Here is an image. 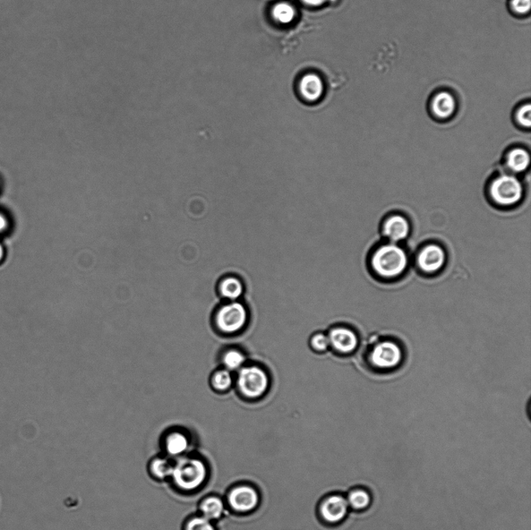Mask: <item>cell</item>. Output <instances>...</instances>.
I'll return each mask as SVG.
<instances>
[{"label":"cell","mask_w":531,"mask_h":530,"mask_svg":"<svg viewBox=\"0 0 531 530\" xmlns=\"http://www.w3.org/2000/svg\"><path fill=\"white\" fill-rule=\"evenodd\" d=\"M531 106L530 104L525 105L520 108L517 111V118L521 125L530 127L531 125Z\"/></svg>","instance_id":"d4e9b609"},{"label":"cell","mask_w":531,"mask_h":530,"mask_svg":"<svg viewBox=\"0 0 531 530\" xmlns=\"http://www.w3.org/2000/svg\"><path fill=\"white\" fill-rule=\"evenodd\" d=\"M220 293L230 299H236L243 293V285L236 278H227L220 284Z\"/></svg>","instance_id":"ffe728a7"},{"label":"cell","mask_w":531,"mask_h":530,"mask_svg":"<svg viewBox=\"0 0 531 530\" xmlns=\"http://www.w3.org/2000/svg\"><path fill=\"white\" fill-rule=\"evenodd\" d=\"M244 362V355L236 350H229L224 356V363L229 370L239 369Z\"/></svg>","instance_id":"7402d4cb"},{"label":"cell","mask_w":531,"mask_h":530,"mask_svg":"<svg viewBox=\"0 0 531 530\" xmlns=\"http://www.w3.org/2000/svg\"><path fill=\"white\" fill-rule=\"evenodd\" d=\"M408 264L406 252L395 244L381 246L371 259L374 273L383 280L399 278L406 271Z\"/></svg>","instance_id":"7a4b0ae2"},{"label":"cell","mask_w":531,"mask_h":530,"mask_svg":"<svg viewBox=\"0 0 531 530\" xmlns=\"http://www.w3.org/2000/svg\"><path fill=\"white\" fill-rule=\"evenodd\" d=\"M185 530H217V529L211 521L201 516L188 519Z\"/></svg>","instance_id":"603a6c76"},{"label":"cell","mask_w":531,"mask_h":530,"mask_svg":"<svg viewBox=\"0 0 531 530\" xmlns=\"http://www.w3.org/2000/svg\"><path fill=\"white\" fill-rule=\"evenodd\" d=\"M383 233L393 243L406 239L409 233L408 221L402 217L396 216L390 218L385 224Z\"/></svg>","instance_id":"9a60e30c"},{"label":"cell","mask_w":531,"mask_h":530,"mask_svg":"<svg viewBox=\"0 0 531 530\" xmlns=\"http://www.w3.org/2000/svg\"><path fill=\"white\" fill-rule=\"evenodd\" d=\"M301 98L308 103L319 101L324 92V84L319 75L308 73L304 75L299 85Z\"/></svg>","instance_id":"30bf717a"},{"label":"cell","mask_w":531,"mask_h":530,"mask_svg":"<svg viewBox=\"0 0 531 530\" xmlns=\"http://www.w3.org/2000/svg\"><path fill=\"white\" fill-rule=\"evenodd\" d=\"M510 8L513 14L525 16L530 11L531 0H510Z\"/></svg>","instance_id":"cb8c5ba5"},{"label":"cell","mask_w":531,"mask_h":530,"mask_svg":"<svg viewBox=\"0 0 531 530\" xmlns=\"http://www.w3.org/2000/svg\"><path fill=\"white\" fill-rule=\"evenodd\" d=\"M457 102L455 96L448 91L435 93L431 102L433 113L438 118L446 119L455 113Z\"/></svg>","instance_id":"7c38bea8"},{"label":"cell","mask_w":531,"mask_h":530,"mask_svg":"<svg viewBox=\"0 0 531 530\" xmlns=\"http://www.w3.org/2000/svg\"><path fill=\"white\" fill-rule=\"evenodd\" d=\"M329 338L323 333H319L313 337L311 340V345L315 350H325L330 346Z\"/></svg>","instance_id":"484cf974"},{"label":"cell","mask_w":531,"mask_h":530,"mask_svg":"<svg viewBox=\"0 0 531 530\" xmlns=\"http://www.w3.org/2000/svg\"><path fill=\"white\" fill-rule=\"evenodd\" d=\"M523 186L519 180L512 175H502L493 182L490 192L493 200L502 207L517 204L523 195Z\"/></svg>","instance_id":"277c9868"},{"label":"cell","mask_w":531,"mask_h":530,"mask_svg":"<svg viewBox=\"0 0 531 530\" xmlns=\"http://www.w3.org/2000/svg\"><path fill=\"white\" fill-rule=\"evenodd\" d=\"M190 446V438L182 430L170 431L165 436V448L170 457L178 458L185 455Z\"/></svg>","instance_id":"4fadbf2b"},{"label":"cell","mask_w":531,"mask_h":530,"mask_svg":"<svg viewBox=\"0 0 531 530\" xmlns=\"http://www.w3.org/2000/svg\"><path fill=\"white\" fill-rule=\"evenodd\" d=\"M246 321L245 308L239 303H232L222 307L217 316L219 328L227 333L241 330L244 326Z\"/></svg>","instance_id":"ba28073f"},{"label":"cell","mask_w":531,"mask_h":530,"mask_svg":"<svg viewBox=\"0 0 531 530\" xmlns=\"http://www.w3.org/2000/svg\"><path fill=\"white\" fill-rule=\"evenodd\" d=\"M331 345L341 353L354 352L359 344L356 333L346 328L334 329L329 336Z\"/></svg>","instance_id":"8fae6325"},{"label":"cell","mask_w":531,"mask_h":530,"mask_svg":"<svg viewBox=\"0 0 531 530\" xmlns=\"http://www.w3.org/2000/svg\"><path fill=\"white\" fill-rule=\"evenodd\" d=\"M174 468V462L167 458L158 457L150 462V470L151 474L158 480H165L170 478Z\"/></svg>","instance_id":"d6986e66"},{"label":"cell","mask_w":531,"mask_h":530,"mask_svg":"<svg viewBox=\"0 0 531 530\" xmlns=\"http://www.w3.org/2000/svg\"><path fill=\"white\" fill-rule=\"evenodd\" d=\"M405 358L404 349L398 341L383 338L374 342L368 360L375 370L389 372L398 369Z\"/></svg>","instance_id":"3957f363"},{"label":"cell","mask_w":531,"mask_h":530,"mask_svg":"<svg viewBox=\"0 0 531 530\" xmlns=\"http://www.w3.org/2000/svg\"><path fill=\"white\" fill-rule=\"evenodd\" d=\"M6 251L5 247L1 242H0V262H1L5 258Z\"/></svg>","instance_id":"f1b7e54d"},{"label":"cell","mask_w":531,"mask_h":530,"mask_svg":"<svg viewBox=\"0 0 531 530\" xmlns=\"http://www.w3.org/2000/svg\"><path fill=\"white\" fill-rule=\"evenodd\" d=\"M10 219L7 217L6 214L3 212H0V234H4L10 228Z\"/></svg>","instance_id":"4316f807"},{"label":"cell","mask_w":531,"mask_h":530,"mask_svg":"<svg viewBox=\"0 0 531 530\" xmlns=\"http://www.w3.org/2000/svg\"><path fill=\"white\" fill-rule=\"evenodd\" d=\"M226 506L224 500L219 496H209L204 499L200 504V511L205 519L210 521L219 520L224 515Z\"/></svg>","instance_id":"2e32d148"},{"label":"cell","mask_w":531,"mask_h":530,"mask_svg":"<svg viewBox=\"0 0 531 530\" xmlns=\"http://www.w3.org/2000/svg\"><path fill=\"white\" fill-rule=\"evenodd\" d=\"M297 14L295 6L287 2H280L274 5L271 11L273 20L282 25L293 23Z\"/></svg>","instance_id":"e0dca14e"},{"label":"cell","mask_w":531,"mask_h":530,"mask_svg":"<svg viewBox=\"0 0 531 530\" xmlns=\"http://www.w3.org/2000/svg\"><path fill=\"white\" fill-rule=\"evenodd\" d=\"M208 467L199 457L184 455L174 462L170 479L177 489L192 492L200 489L207 482Z\"/></svg>","instance_id":"6da1fadb"},{"label":"cell","mask_w":531,"mask_h":530,"mask_svg":"<svg viewBox=\"0 0 531 530\" xmlns=\"http://www.w3.org/2000/svg\"><path fill=\"white\" fill-rule=\"evenodd\" d=\"M530 162L528 152L523 149H515L508 154L507 165L513 172L521 173L528 168Z\"/></svg>","instance_id":"ac0fdd59"},{"label":"cell","mask_w":531,"mask_h":530,"mask_svg":"<svg viewBox=\"0 0 531 530\" xmlns=\"http://www.w3.org/2000/svg\"><path fill=\"white\" fill-rule=\"evenodd\" d=\"M232 383V376L227 370H220L213 375L212 384L214 388L218 390H225Z\"/></svg>","instance_id":"44dd1931"},{"label":"cell","mask_w":531,"mask_h":530,"mask_svg":"<svg viewBox=\"0 0 531 530\" xmlns=\"http://www.w3.org/2000/svg\"><path fill=\"white\" fill-rule=\"evenodd\" d=\"M301 1L309 6H321L325 3H327L329 0H301Z\"/></svg>","instance_id":"83f0119b"},{"label":"cell","mask_w":531,"mask_h":530,"mask_svg":"<svg viewBox=\"0 0 531 530\" xmlns=\"http://www.w3.org/2000/svg\"><path fill=\"white\" fill-rule=\"evenodd\" d=\"M349 511L347 499L341 494H332L319 504V516L325 523L336 525L344 521Z\"/></svg>","instance_id":"52a82bcc"},{"label":"cell","mask_w":531,"mask_h":530,"mask_svg":"<svg viewBox=\"0 0 531 530\" xmlns=\"http://www.w3.org/2000/svg\"><path fill=\"white\" fill-rule=\"evenodd\" d=\"M346 499L349 508L355 511L364 512L371 508L373 495L366 487L359 485L349 490Z\"/></svg>","instance_id":"5bb4252c"},{"label":"cell","mask_w":531,"mask_h":530,"mask_svg":"<svg viewBox=\"0 0 531 530\" xmlns=\"http://www.w3.org/2000/svg\"><path fill=\"white\" fill-rule=\"evenodd\" d=\"M239 388L247 398H259L269 388V378L260 368L245 367L238 375Z\"/></svg>","instance_id":"5b68a950"},{"label":"cell","mask_w":531,"mask_h":530,"mask_svg":"<svg viewBox=\"0 0 531 530\" xmlns=\"http://www.w3.org/2000/svg\"><path fill=\"white\" fill-rule=\"evenodd\" d=\"M446 255L442 248L438 245L427 246L418 256V266L427 275L438 273L444 266Z\"/></svg>","instance_id":"9c48e42d"},{"label":"cell","mask_w":531,"mask_h":530,"mask_svg":"<svg viewBox=\"0 0 531 530\" xmlns=\"http://www.w3.org/2000/svg\"><path fill=\"white\" fill-rule=\"evenodd\" d=\"M227 499L231 509L237 513L254 511L259 504V494L254 487L244 484L234 486L227 494Z\"/></svg>","instance_id":"8992f818"}]
</instances>
